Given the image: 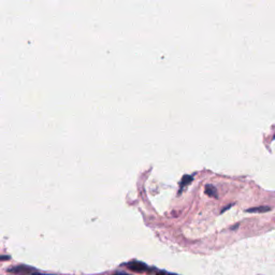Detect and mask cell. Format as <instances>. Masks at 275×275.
Segmentation results:
<instances>
[{"mask_svg": "<svg viewBox=\"0 0 275 275\" xmlns=\"http://www.w3.org/2000/svg\"><path fill=\"white\" fill-rule=\"evenodd\" d=\"M206 193L208 196L210 197H213V198H218V193H217V189L216 187L212 185V184H208L206 186Z\"/></svg>", "mask_w": 275, "mask_h": 275, "instance_id": "obj_2", "label": "cell"}, {"mask_svg": "<svg viewBox=\"0 0 275 275\" xmlns=\"http://www.w3.org/2000/svg\"><path fill=\"white\" fill-rule=\"evenodd\" d=\"M192 182V177L190 176H185L184 178H183V180L181 181V190L184 189V187L188 184H190V183Z\"/></svg>", "mask_w": 275, "mask_h": 275, "instance_id": "obj_4", "label": "cell"}, {"mask_svg": "<svg viewBox=\"0 0 275 275\" xmlns=\"http://www.w3.org/2000/svg\"><path fill=\"white\" fill-rule=\"evenodd\" d=\"M271 208L270 207H266V206H263V207H257V208H252V209H247L246 212H249V213H263V212H268L270 211Z\"/></svg>", "mask_w": 275, "mask_h": 275, "instance_id": "obj_3", "label": "cell"}, {"mask_svg": "<svg viewBox=\"0 0 275 275\" xmlns=\"http://www.w3.org/2000/svg\"><path fill=\"white\" fill-rule=\"evenodd\" d=\"M10 257H8V256H0V260H7V259H9Z\"/></svg>", "mask_w": 275, "mask_h": 275, "instance_id": "obj_6", "label": "cell"}, {"mask_svg": "<svg viewBox=\"0 0 275 275\" xmlns=\"http://www.w3.org/2000/svg\"><path fill=\"white\" fill-rule=\"evenodd\" d=\"M156 275H178V274H174V273H169V272H166V271H160V272H158Z\"/></svg>", "mask_w": 275, "mask_h": 275, "instance_id": "obj_5", "label": "cell"}, {"mask_svg": "<svg viewBox=\"0 0 275 275\" xmlns=\"http://www.w3.org/2000/svg\"><path fill=\"white\" fill-rule=\"evenodd\" d=\"M34 275H45V274H39V273H36V274H34Z\"/></svg>", "mask_w": 275, "mask_h": 275, "instance_id": "obj_8", "label": "cell"}, {"mask_svg": "<svg viewBox=\"0 0 275 275\" xmlns=\"http://www.w3.org/2000/svg\"><path fill=\"white\" fill-rule=\"evenodd\" d=\"M125 266L129 270L135 271V272H146L149 270V268L144 262H140V261H131L129 263H126Z\"/></svg>", "mask_w": 275, "mask_h": 275, "instance_id": "obj_1", "label": "cell"}, {"mask_svg": "<svg viewBox=\"0 0 275 275\" xmlns=\"http://www.w3.org/2000/svg\"><path fill=\"white\" fill-rule=\"evenodd\" d=\"M114 275H128V274H126V273H121V272H117V273H115Z\"/></svg>", "mask_w": 275, "mask_h": 275, "instance_id": "obj_7", "label": "cell"}]
</instances>
